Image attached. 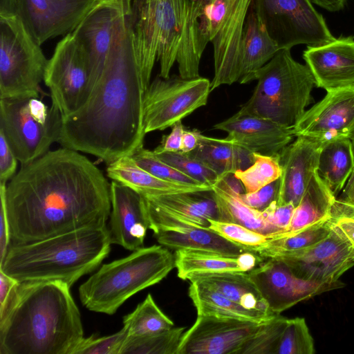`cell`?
<instances>
[{
    "mask_svg": "<svg viewBox=\"0 0 354 354\" xmlns=\"http://www.w3.org/2000/svg\"><path fill=\"white\" fill-rule=\"evenodd\" d=\"M111 210L108 227L111 244L135 251L144 247L150 221L144 197L115 180L110 183Z\"/></svg>",
    "mask_w": 354,
    "mask_h": 354,
    "instance_id": "44dd1931",
    "label": "cell"
},
{
    "mask_svg": "<svg viewBox=\"0 0 354 354\" xmlns=\"http://www.w3.org/2000/svg\"><path fill=\"white\" fill-rule=\"evenodd\" d=\"M188 153L214 170L220 179L248 168L254 161L252 152L232 140L208 137L201 132L196 148Z\"/></svg>",
    "mask_w": 354,
    "mask_h": 354,
    "instance_id": "f546056e",
    "label": "cell"
},
{
    "mask_svg": "<svg viewBox=\"0 0 354 354\" xmlns=\"http://www.w3.org/2000/svg\"><path fill=\"white\" fill-rule=\"evenodd\" d=\"M29 98L0 99V131L21 165L42 156L59 141L63 123L53 104L48 121L37 119L30 111Z\"/></svg>",
    "mask_w": 354,
    "mask_h": 354,
    "instance_id": "8fae6325",
    "label": "cell"
},
{
    "mask_svg": "<svg viewBox=\"0 0 354 354\" xmlns=\"http://www.w3.org/2000/svg\"><path fill=\"white\" fill-rule=\"evenodd\" d=\"M111 245L106 225L10 244L0 270L19 283L59 281L71 287L99 267L109 255Z\"/></svg>",
    "mask_w": 354,
    "mask_h": 354,
    "instance_id": "5b68a950",
    "label": "cell"
},
{
    "mask_svg": "<svg viewBox=\"0 0 354 354\" xmlns=\"http://www.w3.org/2000/svg\"><path fill=\"white\" fill-rule=\"evenodd\" d=\"M201 131L198 129L186 130L185 129L180 151L183 153H189L194 151L198 143V135Z\"/></svg>",
    "mask_w": 354,
    "mask_h": 354,
    "instance_id": "f5cc1de1",
    "label": "cell"
},
{
    "mask_svg": "<svg viewBox=\"0 0 354 354\" xmlns=\"http://www.w3.org/2000/svg\"><path fill=\"white\" fill-rule=\"evenodd\" d=\"M131 156L140 167L159 178L192 185H205L162 160L153 151L145 149L143 145Z\"/></svg>",
    "mask_w": 354,
    "mask_h": 354,
    "instance_id": "60d3db41",
    "label": "cell"
},
{
    "mask_svg": "<svg viewBox=\"0 0 354 354\" xmlns=\"http://www.w3.org/2000/svg\"><path fill=\"white\" fill-rule=\"evenodd\" d=\"M10 244L106 225L110 183L77 151L62 147L21 165L6 185Z\"/></svg>",
    "mask_w": 354,
    "mask_h": 354,
    "instance_id": "6da1fadb",
    "label": "cell"
},
{
    "mask_svg": "<svg viewBox=\"0 0 354 354\" xmlns=\"http://www.w3.org/2000/svg\"><path fill=\"white\" fill-rule=\"evenodd\" d=\"M292 127L239 110L213 129L226 132V138L252 153L277 156L295 137Z\"/></svg>",
    "mask_w": 354,
    "mask_h": 354,
    "instance_id": "7402d4cb",
    "label": "cell"
},
{
    "mask_svg": "<svg viewBox=\"0 0 354 354\" xmlns=\"http://www.w3.org/2000/svg\"><path fill=\"white\" fill-rule=\"evenodd\" d=\"M295 208L292 203L279 205L275 201L262 212L266 220L282 232L288 226Z\"/></svg>",
    "mask_w": 354,
    "mask_h": 354,
    "instance_id": "bcb514c9",
    "label": "cell"
},
{
    "mask_svg": "<svg viewBox=\"0 0 354 354\" xmlns=\"http://www.w3.org/2000/svg\"><path fill=\"white\" fill-rule=\"evenodd\" d=\"M89 79L87 53L77 38L68 33L48 60L44 81L50 92L51 104L63 118L82 105Z\"/></svg>",
    "mask_w": 354,
    "mask_h": 354,
    "instance_id": "4fadbf2b",
    "label": "cell"
},
{
    "mask_svg": "<svg viewBox=\"0 0 354 354\" xmlns=\"http://www.w3.org/2000/svg\"><path fill=\"white\" fill-rule=\"evenodd\" d=\"M104 1L10 0L7 15L19 17L32 38L41 46L49 39L71 32Z\"/></svg>",
    "mask_w": 354,
    "mask_h": 354,
    "instance_id": "2e32d148",
    "label": "cell"
},
{
    "mask_svg": "<svg viewBox=\"0 0 354 354\" xmlns=\"http://www.w3.org/2000/svg\"><path fill=\"white\" fill-rule=\"evenodd\" d=\"M295 137L327 141L354 137V89L328 92L295 124Z\"/></svg>",
    "mask_w": 354,
    "mask_h": 354,
    "instance_id": "ffe728a7",
    "label": "cell"
},
{
    "mask_svg": "<svg viewBox=\"0 0 354 354\" xmlns=\"http://www.w3.org/2000/svg\"><path fill=\"white\" fill-rule=\"evenodd\" d=\"M279 189V178L251 193H241L239 197L248 206L263 211L277 201Z\"/></svg>",
    "mask_w": 354,
    "mask_h": 354,
    "instance_id": "f6af8a7d",
    "label": "cell"
},
{
    "mask_svg": "<svg viewBox=\"0 0 354 354\" xmlns=\"http://www.w3.org/2000/svg\"><path fill=\"white\" fill-rule=\"evenodd\" d=\"M185 327H173L160 333L128 336L119 354H177Z\"/></svg>",
    "mask_w": 354,
    "mask_h": 354,
    "instance_id": "8d00e7d4",
    "label": "cell"
},
{
    "mask_svg": "<svg viewBox=\"0 0 354 354\" xmlns=\"http://www.w3.org/2000/svg\"><path fill=\"white\" fill-rule=\"evenodd\" d=\"M332 223L328 236L315 245L301 251L276 252L268 258L283 261L297 277L306 280L322 283L339 281L354 266V246Z\"/></svg>",
    "mask_w": 354,
    "mask_h": 354,
    "instance_id": "9a60e30c",
    "label": "cell"
},
{
    "mask_svg": "<svg viewBox=\"0 0 354 354\" xmlns=\"http://www.w3.org/2000/svg\"><path fill=\"white\" fill-rule=\"evenodd\" d=\"M156 154L162 160L200 183L212 186L220 180L214 170L188 153L178 151Z\"/></svg>",
    "mask_w": 354,
    "mask_h": 354,
    "instance_id": "b9f144b4",
    "label": "cell"
},
{
    "mask_svg": "<svg viewBox=\"0 0 354 354\" xmlns=\"http://www.w3.org/2000/svg\"><path fill=\"white\" fill-rule=\"evenodd\" d=\"M6 184H0V261L10 244V224L5 201Z\"/></svg>",
    "mask_w": 354,
    "mask_h": 354,
    "instance_id": "c3c4849f",
    "label": "cell"
},
{
    "mask_svg": "<svg viewBox=\"0 0 354 354\" xmlns=\"http://www.w3.org/2000/svg\"><path fill=\"white\" fill-rule=\"evenodd\" d=\"M160 245L168 249L192 250L237 256L248 251L209 228L182 226L153 232Z\"/></svg>",
    "mask_w": 354,
    "mask_h": 354,
    "instance_id": "83f0119b",
    "label": "cell"
},
{
    "mask_svg": "<svg viewBox=\"0 0 354 354\" xmlns=\"http://www.w3.org/2000/svg\"><path fill=\"white\" fill-rule=\"evenodd\" d=\"M303 58L315 85L327 93L354 89V39L341 36L320 46H307Z\"/></svg>",
    "mask_w": 354,
    "mask_h": 354,
    "instance_id": "603a6c76",
    "label": "cell"
},
{
    "mask_svg": "<svg viewBox=\"0 0 354 354\" xmlns=\"http://www.w3.org/2000/svg\"><path fill=\"white\" fill-rule=\"evenodd\" d=\"M332 221L339 227L354 246V218L346 216H332Z\"/></svg>",
    "mask_w": 354,
    "mask_h": 354,
    "instance_id": "816d5d0a",
    "label": "cell"
},
{
    "mask_svg": "<svg viewBox=\"0 0 354 354\" xmlns=\"http://www.w3.org/2000/svg\"><path fill=\"white\" fill-rule=\"evenodd\" d=\"M279 50L277 44L259 21L252 4L244 26L241 55L240 77L238 82L254 81L257 71Z\"/></svg>",
    "mask_w": 354,
    "mask_h": 354,
    "instance_id": "f1b7e54d",
    "label": "cell"
},
{
    "mask_svg": "<svg viewBox=\"0 0 354 354\" xmlns=\"http://www.w3.org/2000/svg\"><path fill=\"white\" fill-rule=\"evenodd\" d=\"M17 158L0 131V184H6L16 172Z\"/></svg>",
    "mask_w": 354,
    "mask_h": 354,
    "instance_id": "7dc6e473",
    "label": "cell"
},
{
    "mask_svg": "<svg viewBox=\"0 0 354 354\" xmlns=\"http://www.w3.org/2000/svg\"><path fill=\"white\" fill-rule=\"evenodd\" d=\"M131 12L119 28L102 76L88 100L63 118L58 142L107 165L143 145L147 91L133 46Z\"/></svg>",
    "mask_w": 354,
    "mask_h": 354,
    "instance_id": "7a4b0ae2",
    "label": "cell"
},
{
    "mask_svg": "<svg viewBox=\"0 0 354 354\" xmlns=\"http://www.w3.org/2000/svg\"><path fill=\"white\" fill-rule=\"evenodd\" d=\"M175 267V255L168 248H141L102 265L80 285V301L91 311L112 315L126 300L159 283Z\"/></svg>",
    "mask_w": 354,
    "mask_h": 354,
    "instance_id": "8992f818",
    "label": "cell"
},
{
    "mask_svg": "<svg viewBox=\"0 0 354 354\" xmlns=\"http://www.w3.org/2000/svg\"><path fill=\"white\" fill-rule=\"evenodd\" d=\"M19 283L16 279L0 270V318L7 312Z\"/></svg>",
    "mask_w": 354,
    "mask_h": 354,
    "instance_id": "681fc988",
    "label": "cell"
},
{
    "mask_svg": "<svg viewBox=\"0 0 354 354\" xmlns=\"http://www.w3.org/2000/svg\"><path fill=\"white\" fill-rule=\"evenodd\" d=\"M262 322L198 315L183 333L177 354H239Z\"/></svg>",
    "mask_w": 354,
    "mask_h": 354,
    "instance_id": "ac0fdd59",
    "label": "cell"
},
{
    "mask_svg": "<svg viewBox=\"0 0 354 354\" xmlns=\"http://www.w3.org/2000/svg\"><path fill=\"white\" fill-rule=\"evenodd\" d=\"M201 45L214 47L211 92L239 81L243 33L253 0H193Z\"/></svg>",
    "mask_w": 354,
    "mask_h": 354,
    "instance_id": "ba28073f",
    "label": "cell"
},
{
    "mask_svg": "<svg viewBox=\"0 0 354 354\" xmlns=\"http://www.w3.org/2000/svg\"><path fill=\"white\" fill-rule=\"evenodd\" d=\"M131 10L134 50L147 89L156 61L161 77H169L175 63L182 78L200 77L203 52L192 0H131Z\"/></svg>",
    "mask_w": 354,
    "mask_h": 354,
    "instance_id": "277c9868",
    "label": "cell"
},
{
    "mask_svg": "<svg viewBox=\"0 0 354 354\" xmlns=\"http://www.w3.org/2000/svg\"><path fill=\"white\" fill-rule=\"evenodd\" d=\"M336 196L314 173L299 205L295 208L290 222L282 232L269 239L291 236L330 216Z\"/></svg>",
    "mask_w": 354,
    "mask_h": 354,
    "instance_id": "1f68e13d",
    "label": "cell"
},
{
    "mask_svg": "<svg viewBox=\"0 0 354 354\" xmlns=\"http://www.w3.org/2000/svg\"><path fill=\"white\" fill-rule=\"evenodd\" d=\"M351 142L353 143V149H354V137L351 139Z\"/></svg>",
    "mask_w": 354,
    "mask_h": 354,
    "instance_id": "6f0895ef",
    "label": "cell"
},
{
    "mask_svg": "<svg viewBox=\"0 0 354 354\" xmlns=\"http://www.w3.org/2000/svg\"><path fill=\"white\" fill-rule=\"evenodd\" d=\"M252 7L279 50L320 46L335 39L310 0H253Z\"/></svg>",
    "mask_w": 354,
    "mask_h": 354,
    "instance_id": "30bf717a",
    "label": "cell"
},
{
    "mask_svg": "<svg viewBox=\"0 0 354 354\" xmlns=\"http://www.w3.org/2000/svg\"><path fill=\"white\" fill-rule=\"evenodd\" d=\"M107 176L143 196L209 191L207 185H192L159 178L140 167L131 156H126L107 166Z\"/></svg>",
    "mask_w": 354,
    "mask_h": 354,
    "instance_id": "4316f807",
    "label": "cell"
},
{
    "mask_svg": "<svg viewBox=\"0 0 354 354\" xmlns=\"http://www.w3.org/2000/svg\"><path fill=\"white\" fill-rule=\"evenodd\" d=\"M248 273L274 314L345 286L341 281L322 283L299 278L285 262L276 258L266 259Z\"/></svg>",
    "mask_w": 354,
    "mask_h": 354,
    "instance_id": "e0dca14e",
    "label": "cell"
},
{
    "mask_svg": "<svg viewBox=\"0 0 354 354\" xmlns=\"http://www.w3.org/2000/svg\"><path fill=\"white\" fill-rule=\"evenodd\" d=\"M128 335V330L123 326L121 330L110 335L83 337L72 354H119Z\"/></svg>",
    "mask_w": 354,
    "mask_h": 354,
    "instance_id": "ee69618b",
    "label": "cell"
},
{
    "mask_svg": "<svg viewBox=\"0 0 354 354\" xmlns=\"http://www.w3.org/2000/svg\"><path fill=\"white\" fill-rule=\"evenodd\" d=\"M209 229L248 251L257 254L265 247L269 239L266 235L237 223L212 219H209Z\"/></svg>",
    "mask_w": 354,
    "mask_h": 354,
    "instance_id": "7bdbcfd3",
    "label": "cell"
},
{
    "mask_svg": "<svg viewBox=\"0 0 354 354\" xmlns=\"http://www.w3.org/2000/svg\"><path fill=\"white\" fill-rule=\"evenodd\" d=\"M330 216L354 218V207L339 203L335 199L330 211Z\"/></svg>",
    "mask_w": 354,
    "mask_h": 354,
    "instance_id": "9f6ffc18",
    "label": "cell"
},
{
    "mask_svg": "<svg viewBox=\"0 0 354 354\" xmlns=\"http://www.w3.org/2000/svg\"><path fill=\"white\" fill-rule=\"evenodd\" d=\"M174 322L158 306L152 295L148 294L135 310L123 317V326L128 336L160 333L174 327Z\"/></svg>",
    "mask_w": 354,
    "mask_h": 354,
    "instance_id": "e575fe53",
    "label": "cell"
},
{
    "mask_svg": "<svg viewBox=\"0 0 354 354\" xmlns=\"http://www.w3.org/2000/svg\"><path fill=\"white\" fill-rule=\"evenodd\" d=\"M332 225L330 216L291 236L269 239L265 247L257 254L266 259L276 252L306 250L328 236L331 231Z\"/></svg>",
    "mask_w": 354,
    "mask_h": 354,
    "instance_id": "d590c367",
    "label": "cell"
},
{
    "mask_svg": "<svg viewBox=\"0 0 354 354\" xmlns=\"http://www.w3.org/2000/svg\"><path fill=\"white\" fill-rule=\"evenodd\" d=\"M313 3L328 10L338 12L342 10L347 0H310Z\"/></svg>",
    "mask_w": 354,
    "mask_h": 354,
    "instance_id": "11a10c76",
    "label": "cell"
},
{
    "mask_svg": "<svg viewBox=\"0 0 354 354\" xmlns=\"http://www.w3.org/2000/svg\"><path fill=\"white\" fill-rule=\"evenodd\" d=\"M326 141L297 136L279 154L281 169L277 205L292 203L296 207L310 179L317 170L319 156Z\"/></svg>",
    "mask_w": 354,
    "mask_h": 354,
    "instance_id": "cb8c5ba5",
    "label": "cell"
},
{
    "mask_svg": "<svg viewBox=\"0 0 354 354\" xmlns=\"http://www.w3.org/2000/svg\"><path fill=\"white\" fill-rule=\"evenodd\" d=\"M241 183L234 176L228 175L212 185V192L216 201L221 221L241 225L253 231L266 235L268 239L281 230L270 224L263 212L254 209L239 197Z\"/></svg>",
    "mask_w": 354,
    "mask_h": 354,
    "instance_id": "d4e9b609",
    "label": "cell"
},
{
    "mask_svg": "<svg viewBox=\"0 0 354 354\" xmlns=\"http://www.w3.org/2000/svg\"><path fill=\"white\" fill-rule=\"evenodd\" d=\"M143 197L153 232L187 225L209 228V219L221 221L212 189Z\"/></svg>",
    "mask_w": 354,
    "mask_h": 354,
    "instance_id": "d6986e66",
    "label": "cell"
},
{
    "mask_svg": "<svg viewBox=\"0 0 354 354\" xmlns=\"http://www.w3.org/2000/svg\"><path fill=\"white\" fill-rule=\"evenodd\" d=\"M288 318L276 314L263 322L255 334L243 346L239 354H275Z\"/></svg>",
    "mask_w": 354,
    "mask_h": 354,
    "instance_id": "f35d334b",
    "label": "cell"
},
{
    "mask_svg": "<svg viewBox=\"0 0 354 354\" xmlns=\"http://www.w3.org/2000/svg\"><path fill=\"white\" fill-rule=\"evenodd\" d=\"M254 80L257 86L242 111L292 127L312 101L313 75L306 64L292 57L290 49H280Z\"/></svg>",
    "mask_w": 354,
    "mask_h": 354,
    "instance_id": "52a82bcc",
    "label": "cell"
},
{
    "mask_svg": "<svg viewBox=\"0 0 354 354\" xmlns=\"http://www.w3.org/2000/svg\"><path fill=\"white\" fill-rule=\"evenodd\" d=\"M70 288L59 281L20 283L0 318V354H72L84 330Z\"/></svg>",
    "mask_w": 354,
    "mask_h": 354,
    "instance_id": "3957f363",
    "label": "cell"
},
{
    "mask_svg": "<svg viewBox=\"0 0 354 354\" xmlns=\"http://www.w3.org/2000/svg\"><path fill=\"white\" fill-rule=\"evenodd\" d=\"M188 295L197 310L198 315L259 322L266 321L274 315L245 308L214 288L197 281L190 282Z\"/></svg>",
    "mask_w": 354,
    "mask_h": 354,
    "instance_id": "836d02e7",
    "label": "cell"
},
{
    "mask_svg": "<svg viewBox=\"0 0 354 354\" xmlns=\"http://www.w3.org/2000/svg\"><path fill=\"white\" fill-rule=\"evenodd\" d=\"M188 281H197L214 288L245 308L276 315L270 311L267 301L248 272L201 274L191 276Z\"/></svg>",
    "mask_w": 354,
    "mask_h": 354,
    "instance_id": "4dcf8cb0",
    "label": "cell"
},
{
    "mask_svg": "<svg viewBox=\"0 0 354 354\" xmlns=\"http://www.w3.org/2000/svg\"><path fill=\"white\" fill-rule=\"evenodd\" d=\"M354 168V149L351 140L338 138L323 145L318 161L317 174L337 196Z\"/></svg>",
    "mask_w": 354,
    "mask_h": 354,
    "instance_id": "d6a6232c",
    "label": "cell"
},
{
    "mask_svg": "<svg viewBox=\"0 0 354 354\" xmlns=\"http://www.w3.org/2000/svg\"><path fill=\"white\" fill-rule=\"evenodd\" d=\"M336 200L343 204L354 207V168L343 189L342 195L340 197L336 198Z\"/></svg>",
    "mask_w": 354,
    "mask_h": 354,
    "instance_id": "db71d44e",
    "label": "cell"
},
{
    "mask_svg": "<svg viewBox=\"0 0 354 354\" xmlns=\"http://www.w3.org/2000/svg\"><path fill=\"white\" fill-rule=\"evenodd\" d=\"M279 154L267 156L253 153L252 164L234 172V176L241 183L245 193L254 192L280 178Z\"/></svg>",
    "mask_w": 354,
    "mask_h": 354,
    "instance_id": "74e56055",
    "label": "cell"
},
{
    "mask_svg": "<svg viewBox=\"0 0 354 354\" xmlns=\"http://www.w3.org/2000/svg\"><path fill=\"white\" fill-rule=\"evenodd\" d=\"M47 63L19 17L0 15V99L39 97Z\"/></svg>",
    "mask_w": 354,
    "mask_h": 354,
    "instance_id": "9c48e42d",
    "label": "cell"
},
{
    "mask_svg": "<svg viewBox=\"0 0 354 354\" xmlns=\"http://www.w3.org/2000/svg\"><path fill=\"white\" fill-rule=\"evenodd\" d=\"M211 82L205 77H156L144 95L145 134L162 131L207 104Z\"/></svg>",
    "mask_w": 354,
    "mask_h": 354,
    "instance_id": "7c38bea8",
    "label": "cell"
},
{
    "mask_svg": "<svg viewBox=\"0 0 354 354\" xmlns=\"http://www.w3.org/2000/svg\"><path fill=\"white\" fill-rule=\"evenodd\" d=\"M174 255L177 274L183 280H188L191 276L201 274L248 272L263 260L257 253L250 251L237 256H228L198 250H178Z\"/></svg>",
    "mask_w": 354,
    "mask_h": 354,
    "instance_id": "484cf974",
    "label": "cell"
},
{
    "mask_svg": "<svg viewBox=\"0 0 354 354\" xmlns=\"http://www.w3.org/2000/svg\"><path fill=\"white\" fill-rule=\"evenodd\" d=\"M130 11L131 0H105L71 32L84 46L89 62V79L81 106L100 80L116 33Z\"/></svg>",
    "mask_w": 354,
    "mask_h": 354,
    "instance_id": "5bb4252c",
    "label": "cell"
},
{
    "mask_svg": "<svg viewBox=\"0 0 354 354\" xmlns=\"http://www.w3.org/2000/svg\"><path fill=\"white\" fill-rule=\"evenodd\" d=\"M171 127V133L164 136L161 144L153 151L155 153L180 151L185 131L182 121L176 122Z\"/></svg>",
    "mask_w": 354,
    "mask_h": 354,
    "instance_id": "f907efd6",
    "label": "cell"
},
{
    "mask_svg": "<svg viewBox=\"0 0 354 354\" xmlns=\"http://www.w3.org/2000/svg\"><path fill=\"white\" fill-rule=\"evenodd\" d=\"M314 341L304 318L288 319L275 354H313Z\"/></svg>",
    "mask_w": 354,
    "mask_h": 354,
    "instance_id": "ab89813d",
    "label": "cell"
}]
</instances>
